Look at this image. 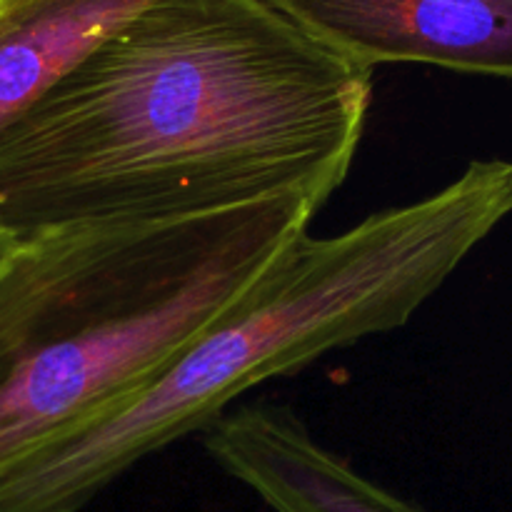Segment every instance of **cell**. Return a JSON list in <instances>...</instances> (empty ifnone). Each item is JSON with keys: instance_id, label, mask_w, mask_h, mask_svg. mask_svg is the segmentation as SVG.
Segmentation results:
<instances>
[{"instance_id": "6da1fadb", "label": "cell", "mask_w": 512, "mask_h": 512, "mask_svg": "<svg viewBox=\"0 0 512 512\" xmlns=\"http://www.w3.org/2000/svg\"><path fill=\"white\" fill-rule=\"evenodd\" d=\"M373 75L265 0H153L0 135V233L320 210L353 168Z\"/></svg>"}, {"instance_id": "7a4b0ae2", "label": "cell", "mask_w": 512, "mask_h": 512, "mask_svg": "<svg viewBox=\"0 0 512 512\" xmlns=\"http://www.w3.org/2000/svg\"><path fill=\"white\" fill-rule=\"evenodd\" d=\"M510 215L512 163L480 158L435 193L343 233H303L138 393L5 475L0 512H83L248 390L403 328Z\"/></svg>"}, {"instance_id": "3957f363", "label": "cell", "mask_w": 512, "mask_h": 512, "mask_svg": "<svg viewBox=\"0 0 512 512\" xmlns=\"http://www.w3.org/2000/svg\"><path fill=\"white\" fill-rule=\"evenodd\" d=\"M315 215L285 198L15 243L0 263V480L150 383Z\"/></svg>"}, {"instance_id": "277c9868", "label": "cell", "mask_w": 512, "mask_h": 512, "mask_svg": "<svg viewBox=\"0 0 512 512\" xmlns=\"http://www.w3.org/2000/svg\"><path fill=\"white\" fill-rule=\"evenodd\" d=\"M353 63L512 80V0H265Z\"/></svg>"}, {"instance_id": "5b68a950", "label": "cell", "mask_w": 512, "mask_h": 512, "mask_svg": "<svg viewBox=\"0 0 512 512\" xmlns=\"http://www.w3.org/2000/svg\"><path fill=\"white\" fill-rule=\"evenodd\" d=\"M200 435L220 470L273 512H423L320 445L283 405L230 408Z\"/></svg>"}, {"instance_id": "8992f818", "label": "cell", "mask_w": 512, "mask_h": 512, "mask_svg": "<svg viewBox=\"0 0 512 512\" xmlns=\"http://www.w3.org/2000/svg\"><path fill=\"white\" fill-rule=\"evenodd\" d=\"M153 0H0V135Z\"/></svg>"}, {"instance_id": "52a82bcc", "label": "cell", "mask_w": 512, "mask_h": 512, "mask_svg": "<svg viewBox=\"0 0 512 512\" xmlns=\"http://www.w3.org/2000/svg\"><path fill=\"white\" fill-rule=\"evenodd\" d=\"M13 245H15V240H10L8 235H3V233H0V263H3V258H5V255H8L10 250H13Z\"/></svg>"}]
</instances>
